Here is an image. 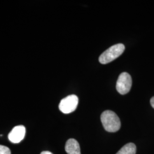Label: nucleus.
I'll use <instances>...</instances> for the list:
<instances>
[{"label": "nucleus", "instance_id": "nucleus-1", "mask_svg": "<svg viewBox=\"0 0 154 154\" xmlns=\"http://www.w3.org/2000/svg\"><path fill=\"white\" fill-rule=\"evenodd\" d=\"M100 120L105 130L108 132H116L121 126L119 118L114 112L110 110H106L102 112Z\"/></svg>", "mask_w": 154, "mask_h": 154}, {"label": "nucleus", "instance_id": "nucleus-2", "mask_svg": "<svg viewBox=\"0 0 154 154\" xmlns=\"http://www.w3.org/2000/svg\"><path fill=\"white\" fill-rule=\"evenodd\" d=\"M125 50V46L122 44L113 45L100 55L99 62L102 64L109 63L121 56L124 52Z\"/></svg>", "mask_w": 154, "mask_h": 154}, {"label": "nucleus", "instance_id": "nucleus-3", "mask_svg": "<svg viewBox=\"0 0 154 154\" xmlns=\"http://www.w3.org/2000/svg\"><path fill=\"white\" fill-rule=\"evenodd\" d=\"M132 86V78L126 72L121 73L116 82V88L118 92L122 95L128 93Z\"/></svg>", "mask_w": 154, "mask_h": 154}, {"label": "nucleus", "instance_id": "nucleus-4", "mask_svg": "<svg viewBox=\"0 0 154 154\" xmlns=\"http://www.w3.org/2000/svg\"><path fill=\"white\" fill-rule=\"evenodd\" d=\"M79 99L75 95H70L61 100L59 109L64 114H70L76 110Z\"/></svg>", "mask_w": 154, "mask_h": 154}, {"label": "nucleus", "instance_id": "nucleus-5", "mask_svg": "<svg viewBox=\"0 0 154 154\" xmlns=\"http://www.w3.org/2000/svg\"><path fill=\"white\" fill-rule=\"evenodd\" d=\"M26 133L25 127L20 125L14 127L8 135L9 140L13 143H19L25 137Z\"/></svg>", "mask_w": 154, "mask_h": 154}, {"label": "nucleus", "instance_id": "nucleus-6", "mask_svg": "<svg viewBox=\"0 0 154 154\" xmlns=\"http://www.w3.org/2000/svg\"><path fill=\"white\" fill-rule=\"evenodd\" d=\"M65 151L68 154H81L79 143L74 139H70L66 142Z\"/></svg>", "mask_w": 154, "mask_h": 154}, {"label": "nucleus", "instance_id": "nucleus-7", "mask_svg": "<svg viewBox=\"0 0 154 154\" xmlns=\"http://www.w3.org/2000/svg\"><path fill=\"white\" fill-rule=\"evenodd\" d=\"M136 152L137 147L135 144L129 143L125 145L116 154H135Z\"/></svg>", "mask_w": 154, "mask_h": 154}, {"label": "nucleus", "instance_id": "nucleus-8", "mask_svg": "<svg viewBox=\"0 0 154 154\" xmlns=\"http://www.w3.org/2000/svg\"><path fill=\"white\" fill-rule=\"evenodd\" d=\"M0 154H11V152L8 147L0 145Z\"/></svg>", "mask_w": 154, "mask_h": 154}, {"label": "nucleus", "instance_id": "nucleus-9", "mask_svg": "<svg viewBox=\"0 0 154 154\" xmlns=\"http://www.w3.org/2000/svg\"><path fill=\"white\" fill-rule=\"evenodd\" d=\"M150 104L151 105V106L154 109V97L152 98H151V99L150 100Z\"/></svg>", "mask_w": 154, "mask_h": 154}, {"label": "nucleus", "instance_id": "nucleus-10", "mask_svg": "<svg viewBox=\"0 0 154 154\" xmlns=\"http://www.w3.org/2000/svg\"><path fill=\"white\" fill-rule=\"evenodd\" d=\"M41 154H52L51 152L48 151H42Z\"/></svg>", "mask_w": 154, "mask_h": 154}]
</instances>
